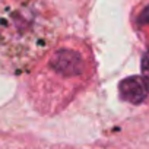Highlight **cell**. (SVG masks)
Here are the masks:
<instances>
[{
  "label": "cell",
  "mask_w": 149,
  "mask_h": 149,
  "mask_svg": "<svg viewBox=\"0 0 149 149\" xmlns=\"http://www.w3.org/2000/svg\"><path fill=\"white\" fill-rule=\"evenodd\" d=\"M61 19L42 0H5L0 5V67L32 70L58 42Z\"/></svg>",
  "instance_id": "1"
},
{
  "label": "cell",
  "mask_w": 149,
  "mask_h": 149,
  "mask_svg": "<svg viewBox=\"0 0 149 149\" xmlns=\"http://www.w3.org/2000/svg\"><path fill=\"white\" fill-rule=\"evenodd\" d=\"M91 56L79 40L58 42L34 69L29 81L37 102L57 105L70 101L86 86L92 73Z\"/></svg>",
  "instance_id": "2"
},
{
  "label": "cell",
  "mask_w": 149,
  "mask_h": 149,
  "mask_svg": "<svg viewBox=\"0 0 149 149\" xmlns=\"http://www.w3.org/2000/svg\"><path fill=\"white\" fill-rule=\"evenodd\" d=\"M120 95L124 101L130 102V104H140L146 100L149 88L146 85V82L143 81V78L140 76H132V78H126L124 81H121L120 86Z\"/></svg>",
  "instance_id": "3"
},
{
  "label": "cell",
  "mask_w": 149,
  "mask_h": 149,
  "mask_svg": "<svg viewBox=\"0 0 149 149\" xmlns=\"http://www.w3.org/2000/svg\"><path fill=\"white\" fill-rule=\"evenodd\" d=\"M142 78L149 88V51H146L142 58Z\"/></svg>",
  "instance_id": "4"
}]
</instances>
